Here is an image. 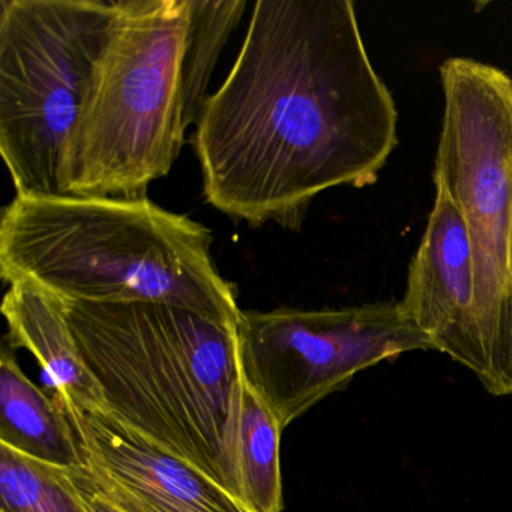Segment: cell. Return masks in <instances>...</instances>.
Masks as SVG:
<instances>
[{
	"instance_id": "obj_7",
	"label": "cell",
	"mask_w": 512,
	"mask_h": 512,
	"mask_svg": "<svg viewBox=\"0 0 512 512\" xmlns=\"http://www.w3.org/2000/svg\"><path fill=\"white\" fill-rule=\"evenodd\" d=\"M236 332L245 382L281 430L361 371L404 353L433 350L400 301L242 311Z\"/></svg>"
},
{
	"instance_id": "obj_14",
	"label": "cell",
	"mask_w": 512,
	"mask_h": 512,
	"mask_svg": "<svg viewBox=\"0 0 512 512\" xmlns=\"http://www.w3.org/2000/svg\"><path fill=\"white\" fill-rule=\"evenodd\" d=\"M0 512H86L67 469L0 445Z\"/></svg>"
},
{
	"instance_id": "obj_12",
	"label": "cell",
	"mask_w": 512,
	"mask_h": 512,
	"mask_svg": "<svg viewBox=\"0 0 512 512\" xmlns=\"http://www.w3.org/2000/svg\"><path fill=\"white\" fill-rule=\"evenodd\" d=\"M280 424L245 382L239 418L238 467L242 505L250 512L283 511Z\"/></svg>"
},
{
	"instance_id": "obj_2",
	"label": "cell",
	"mask_w": 512,
	"mask_h": 512,
	"mask_svg": "<svg viewBox=\"0 0 512 512\" xmlns=\"http://www.w3.org/2000/svg\"><path fill=\"white\" fill-rule=\"evenodd\" d=\"M211 230L143 199L16 196L0 220V277L65 302L173 305L238 329L236 286Z\"/></svg>"
},
{
	"instance_id": "obj_3",
	"label": "cell",
	"mask_w": 512,
	"mask_h": 512,
	"mask_svg": "<svg viewBox=\"0 0 512 512\" xmlns=\"http://www.w3.org/2000/svg\"><path fill=\"white\" fill-rule=\"evenodd\" d=\"M64 304L106 412L242 503L236 329L173 305Z\"/></svg>"
},
{
	"instance_id": "obj_17",
	"label": "cell",
	"mask_w": 512,
	"mask_h": 512,
	"mask_svg": "<svg viewBox=\"0 0 512 512\" xmlns=\"http://www.w3.org/2000/svg\"><path fill=\"white\" fill-rule=\"evenodd\" d=\"M94 473V472H92ZM97 478L98 484L103 488L104 493L118 503L124 511L127 512H172L169 509L161 508V506L154 505V503L148 502V500L142 499V497L136 496V494L130 493V491L124 490L119 485L113 484V482L107 481V479L101 478L97 473H94Z\"/></svg>"
},
{
	"instance_id": "obj_10",
	"label": "cell",
	"mask_w": 512,
	"mask_h": 512,
	"mask_svg": "<svg viewBox=\"0 0 512 512\" xmlns=\"http://www.w3.org/2000/svg\"><path fill=\"white\" fill-rule=\"evenodd\" d=\"M2 314L7 320L8 343L37 358L61 403L106 412L100 386L89 373L71 331L64 301L34 284L13 283L5 293Z\"/></svg>"
},
{
	"instance_id": "obj_5",
	"label": "cell",
	"mask_w": 512,
	"mask_h": 512,
	"mask_svg": "<svg viewBox=\"0 0 512 512\" xmlns=\"http://www.w3.org/2000/svg\"><path fill=\"white\" fill-rule=\"evenodd\" d=\"M116 0H0V154L17 196L65 197V169Z\"/></svg>"
},
{
	"instance_id": "obj_8",
	"label": "cell",
	"mask_w": 512,
	"mask_h": 512,
	"mask_svg": "<svg viewBox=\"0 0 512 512\" xmlns=\"http://www.w3.org/2000/svg\"><path fill=\"white\" fill-rule=\"evenodd\" d=\"M436 199L400 301L407 319L431 347L475 374L487 373L475 311V265L466 223L445 188Z\"/></svg>"
},
{
	"instance_id": "obj_1",
	"label": "cell",
	"mask_w": 512,
	"mask_h": 512,
	"mask_svg": "<svg viewBox=\"0 0 512 512\" xmlns=\"http://www.w3.org/2000/svg\"><path fill=\"white\" fill-rule=\"evenodd\" d=\"M391 91L350 0H259L194 148L209 205L299 230L317 196L365 188L398 145Z\"/></svg>"
},
{
	"instance_id": "obj_16",
	"label": "cell",
	"mask_w": 512,
	"mask_h": 512,
	"mask_svg": "<svg viewBox=\"0 0 512 512\" xmlns=\"http://www.w3.org/2000/svg\"><path fill=\"white\" fill-rule=\"evenodd\" d=\"M500 370H502V397L512 395V239L509 256V280L500 320Z\"/></svg>"
},
{
	"instance_id": "obj_4",
	"label": "cell",
	"mask_w": 512,
	"mask_h": 512,
	"mask_svg": "<svg viewBox=\"0 0 512 512\" xmlns=\"http://www.w3.org/2000/svg\"><path fill=\"white\" fill-rule=\"evenodd\" d=\"M191 0H116L65 169L67 196L143 199L185 143Z\"/></svg>"
},
{
	"instance_id": "obj_6",
	"label": "cell",
	"mask_w": 512,
	"mask_h": 512,
	"mask_svg": "<svg viewBox=\"0 0 512 512\" xmlns=\"http://www.w3.org/2000/svg\"><path fill=\"white\" fill-rule=\"evenodd\" d=\"M442 131L434 184L466 223L475 265V311L487 373L481 385L502 397L500 320L512 239V79L469 58L440 65Z\"/></svg>"
},
{
	"instance_id": "obj_13",
	"label": "cell",
	"mask_w": 512,
	"mask_h": 512,
	"mask_svg": "<svg viewBox=\"0 0 512 512\" xmlns=\"http://www.w3.org/2000/svg\"><path fill=\"white\" fill-rule=\"evenodd\" d=\"M247 5V0H191L190 35L182 65L187 127L196 125L202 115L215 65Z\"/></svg>"
},
{
	"instance_id": "obj_9",
	"label": "cell",
	"mask_w": 512,
	"mask_h": 512,
	"mask_svg": "<svg viewBox=\"0 0 512 512\" xmlns=\"http://www.w3.org/2000/svg\"><path fill=\"white\" fill-rule=\"evenodd\" d=\"M59 404L73 425L86 466L101 478L172 512H250L214 479L109 413Z\"/></svg>"
},
{
	"instance_id": "obj_15",
	"label": "cell",
	"mask_w": 512,
	"mask_h": 512,
	"mask_svg": "<svg viewBox=\"0 0 512 512\" xmlns=\"http://www.w3.org/2000/svg\"><path fill=\"white\" fill-rule=\"evenodd\" d=\"M67 472L86 512H127L104 493L94 473L86 464L67 469Z\"/></svg>"
},
{
	"instance_id": "obj_11",
	"label": "cell",
	"mask_w": 512,
	"mask_h": 512,
	"mask_svg": "<svg viewBox=\"0 0 512 512\" xmlns=\"http://www.w3.org/2000/svg\"><path fill=\"white\" fill-rule=\"evenodd\" d=\"M4 338L0 352V445L59 469L85 464L73 425L55 397L50 398L20 368Z\"/></svg>"
}]
</instances>
